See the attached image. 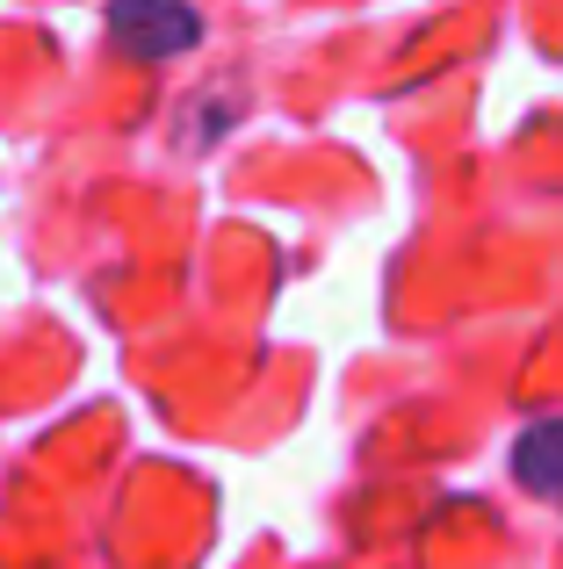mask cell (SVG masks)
<instances>
[{"mask_svg":"<svg viewBox=\"0 0 563 569\" xmlns=\"http://www.w3.org/2000/svg\"><path fill=\"white\" fill-rule=\"evenodd\" d=\"M109 29L130 58H181L188 43L203 37L196 0H109Z\"/></svg>","mask_w":563,"mask_h":569,"instance_id":"cell-1","label":"cell"},{"mask_svg":"<svg viewBox=\"0 0 563 569\" xmlns=\"http://www.w3.org/2000/svg\"><path fill=\"white\" fill-rule=\"evenodd\" d=\"M513 476H521V490H535V498L563 519V411L535 418V426L513 440Z\"/></svg>","mask_w":563,"mask_h":569,"instance_id":"cell-2","label":"cell"}]
</instances>
